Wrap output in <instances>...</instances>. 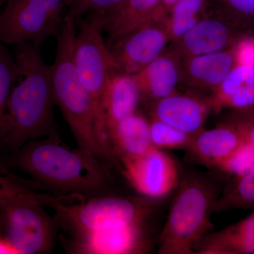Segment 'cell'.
Segmentation results:
<instances>
[{
	"label": "cell",
	"mask_w": 254,
	"mask_h": 254,
	"mask_svg": "<svg viewBox=\"0 0 254 254\" xmlns=\"http://www.w3.org/2000/svg\"><path fill=\"white\" fill-rule=\"evenodd\" d=\"M16 76L8 103L6 131L1 148L14 155L28 142L60 138L55 119L51 65L45 63L41 47L14 46Z\"/></svg>",
	"instance_id": "cell-1"
},
{
	"label": "cell",
	"mask_w": 254,
	"mask_h": 254,
	"mask_svg": "<svg viewBox=\"0 0 254 254\" xmlns=\"http://www.w3.org/2000/svg\"><path fill=\"white\" fill-rule=\"evenodd\" d=\"M0 163L28 175L29 189L41 187L82 199L104 195L111 178L109 170L91 155L54 137L28 142Z\"/></svg>",
	"instance_id": "cell-2"
},
{
	"label": "cell",
	"mask_w": 254,
	"mask_h": 254,
	"mask_svg": "<svg viewBox=\"0 0 254 254\" xmlns=\"http://www.w3.org/2000/svg\"><path fill=\"white\" fill-rule=\"evenodd\" d=\"M76 33L74 20L65 14L63 28L57 37L56 56L51 65L55 104L72 132L78 148L88 153L108 170L123 167L100 133L94 104L78 79L73 64Z\"/></svg>",
	"instance_id": "cell-3"
},
{
	"label": "cell",
	"mask_w": 254,
	"mask_h": 254,
	"mask_svg": "<svg viewBox=\"0 0 254 254\" xmlns=\"http://www.w3.org/2000/svg\"><path fill=\"white\" fill-rule=\"evenodd\" d=\"M223 187L209 173L182 170L166 222L159 235V254H192L214 227L210 217Z\"/></svg>",
	"instance_id": "cell-4"
},
{
	"label": "cell",
	"mask_w": 254,
	"mask_h": 254,
	"mask_svg": "<svg viewBox=\"0 0 254 254\" xmlns=\"http://www.w3.org/2000/svg\"><path fill=\"white\" fill-rule=\"evenodd\" d=\"M38 196L45 206L53 209L59 230H63L66 237L148 223L160 199L141 195H104L73 203L67 201V197L40 193Z\"/></svg>",
	"instance_id": "cell-5"
},
{
	"label": "cell",
	"mask_w": 254,
	"mask_h": 254,
	"mask_svg": "<svg viewBox=\"0 0 254 254\" xmlns=\"http://www.w3.org/2000/svg\"><path fill=\"white\" fill-rule=\"evenodd\" d=\"M0 230L17 254H44L53 251L59 227L24 186L0 198Z\"/></svg>",
	"instance_id": "cell-6"
},
{
	"label": "cell",
	"mask_w": 254,
	"mask_h": 254,
	"mask_svg": "<svg viewBox=\"0 0 254 254\" xmlns=\"http://www.w3.org/2000/svg\"><path fill=\"white\" fill-rule=\"evenodd\" d=\"M66 0H6L0 13V42L42 47L63 28Z\"/></svg>",
	"instance_id": "cell-7"
},
{
	"label": "cell",
	"mask_w": 254,
	"mask_h": 254,
	"mask_svg": "<svg viewBox=\"0 0 254 254\" xmlns=\"http://www.w3.org/2000/svg\"><path fill=\"white\" fill-rule=\"evenodd\" d=\"M75 22L78 30L73 48L75 69L82 86L93 100L100 133L110 146L102 119L101 103L108 82L116 71L115 64L99 25L86 17L77 18Z\"/></svg>",
	"instance_id": "cell-8"
},
{
	"label": "cell",
	"mask_w": 254,
	"mask_h": 254,
	"mask_svg": "<svg viewBox=\"0 0 254 254\" xmlns=\"http://www.w3.org/2000/svg\"><path fill=\"white\" fill-rule=\"evenodd\" d=\"M170 43L167 15L153 14L107 45L116 71L135 75L158 58Z\"/></svg>",
	"instance_id": "cell-9"
},
{
	"label": "cell",
	"mask_w": 254,
	"mask_h": 254,
	"mask_svg": "<svg viewBox=\"0 0 254 254\" xmlns=\"http://www.w3.org/2000/svg\"><path fill=\"white\" fill-rule=\"evenodd\" d=\"M123 174L139 193L161 198L176 190L181 168L173 157L153 147L145 154L122 163Z\"/></svg>",
	"instance_id": "cell-10"
},
{
	"label": "cell",
	"mask_w": 254,
	"mask_h": 254,
	"mask_svg": "<svg viewBox=\"0 0 254 254\" xmlns=\"http://www.w3.org/2000/svg\"><path fill=\"white\" fill-rule=\"evenodd\" d=\"M148 223L66 236L65 248L71 254H146L153 246Z\"/></svg>",
	"instance_id": "cell-11"
},
{
	"label": "cell",
	"mask_w": 254,
	"mask_h": 254,
	"mask_svg": "<svg viewBox=\"0 0 254 254\" xmlns=\"http://www.w3.org/2000/svg\"><path fill=\"white\" fill-rule=\"evenodd\" d=\"M238 25L220 11L206 14L187 34L170 43L182 60L231 48L240 41Z\"/></svg>",
	"instance_id": "cell-12"
},
{
	"label": "cell",
	"mask_w": 254,
	"mask_h": 254,
	"mask_svg": "<svg viewBox=\"0 0 254 254\" xmlns=\"http://www.w3.org/2000/svg\"><path fill=\"white\" fill-rule=\"evenodd\" d=\"M150 118L158 120L187 134L193 135L203 128L212 111L205 97L176 93L146 103Z\"/></svg>",
	"instance_id": "cell-13"
},
{
	"label": "cell",
	"mask_w": 254,
	"mask_h": 254,
	"mask_svg": "<svg viewBox=\"0 0 254 254\" xmlns=\"http://www.w3.org/2000/svg\"><path fill=\"white\" fill-rule=\"evenodd\" d=\"M236 44L217 53L182 60L180 85L190 92L211 94L237 65Z\"/></svg>",
	"instance_id": "cell-14"
},
{
	"label": "cell",
	"mask_w": 254,
	"mask_h": 254,
	"mask_svg": "<svg viewBox=\"0 0 254 254\" xmlns=\"http://www.w3.org/2000/svg\"><path fill=\"white\" fill-rule=\"evenodd\" d=\"M182 60L170 48L158 58L133 75L140 93L141 101H155L176 93L182 75Z\"/></svg>",
	"instance_id": "cell-15"
},
{
	"label": "cell",
	"mask_w": 254,
	"mask_h": 254,
	"mask_svg": "<svg viewBox=\"0 0 254 254\" xmlns=\"http://www.w3.org/2000/svg\"><path fill=\"white\" fill-rule=\"evenodd\" d=\"M244 141L238 130L226 122L211 129L203 128L193 135L185 151L195 163L209 169L216 168Z\"/></svg>",
	"instance_id": "cell-16"
},
{
	"label": "cell",
	"mask_w": 254,
	"mask_h": 254,
	"mask_svg": "<svg viewBox=\"0 0 254 254\" xmlns=\"http://www.w3.org/2000/svg\"><path fill=\"white\" fill-rule=\"evenodd\" d=\"M108 138L121 165L155 147L150 136L149 119L138 110L114 125L108 131Z\"/></svg>",
	"instance_id": "cell-17"
},
{
	"label": "cell",
	"mask_w": 254,
	"mask_h": 254,
	"mask_svg": "<svg viewBox=\"0 0 254 254\" xmlns=\"http://www.w3.org/2000/svg\"><path fill=\"white\" fill-rule=\"evenodd\" d=\"M141 102V93L133 75L115 71L101 103L102 119L108 137L110 128L137 111Z\"/></svg>",
	"instance_id": "cell-18"
},
{
	"label": "cell",
	"mask_w": 254,
	"mask_h": 254,
	"mask_svg": "<svg viewBox=\"0 0 254 254\" xmlns=\"http://www.w3.org/2000/svg\"><path fill=\"white\" fill-rule=\"evenodd\" d=\"M212 111L224 108L244 110L254 108V66L237 64L208 97Z\"/></svg>",
	"instance_id": "cell-19"
},
{
	"label": "cell",
	"mask_w": 254,
	"mask_h": 254,
	"mask_svg": "<svg viewBox=\"0 0 254 254\" xmlns=\"http://www.w3.org/2000/svg\"><path fill=\"white\" fill-rule=\"evenodd\" d=\"M198 254H254V210L220 231L209 232L195 249Z\"/></svg>",
	"instance_id": "cell-20"
},
{
	"label": "cell",
	"mask_w": 254,
	"mask_h": 254,
	"mask_svg": "<svg viewBox=\"0 0 254 254\" xmlns=\"http://www.w3.org/2000/svg\"><path fill=\"white\" fill-rule=\"evenodd\" d=\"M161 1L125 0L114 14L102 23V29L108 33L109 41H113L150 17Z\"/></svg>",
	"instance_id": "cell-21"
},
{
	"label": "cell",
	"mask_w": 254,
	"mask_h": 254,
	"mask_svg": "<svg viewBox=\"0 0 254 254\" xmlns=\"http://www.w3.org/2000/svg\"><path fill=\"white\" fill-rule=\"evenodd\" d=\"M223 187L213 207V213L234 209L254 210V167L250 171L232 177Z\"/></svg>",
	"instance_id": "cell-22"
},
{
	"label": "cell",
	"mask_w": 254,
	"mask_h": 254,
	"mask_svg": "<svg viewBox=\"0 0 254 254\" xmlns=\"http://www.w3.org/2000/svg\"><path fill=\"white\" fill-rule=\"evenodd\" d=\"M208 0H180L169 11L167 22L170 43L180 40L206 14Z\"/></svg>",
	"instance_id": "cell-23"
},
{
	"label": "cell",
	"mask_w": 254,
	"mask_h": 254,
	"mask_svg": "<svg viewBox=\"0 0 254 254\" xmlns=\"http://www.w3.org/2000/svg\"><path fill=\"white\" fill-rule=\"evenodd\" d=\"M16 76L14 54L0 42V148L6 131L8 103Z\"/></svg>",
	"instance_id": "cell-24"
},
{
	"label": "cell",
	"mask_w": 254,
	"mask_h": 254,
	"mask_svg": "<svg viewBox=\"0 0 254 254\" xmlns=\"http://www.w3.org/2000/svg\"><path fill=\"white\" fill-rule=\"evenodd\" d=\"M125 0H66L68 16L76 20L89 18L101 24L123 5Z\"/></svg>",
	"instance_id": "cell-25"
},
{
	"label": "cell",
	"mask_w": 254,
	"mask_h": 254,
	"mask_svg": "<svg viewBox=\"0 0 254 254\" xmlns=\"http://www.w3.org/2000/svg\"><path fill=\"white\" fill-rule=\"evenodd\" d=\"M150 136L152 143L158 149L186 150L188 148L191 135L177 129L168 124L149 118Z\"/></svg>",
	"instance_id": "cell-26"
},
{
	"label": "cell",
	"mask_w": 254,
	"mask_h": 254,
	"mask_svg": "<svg viewBox=\"0 0 254 254\" xmlns=\"http://www.w3.org/2000/svg\"><path fill=\"white\" fill-rule=\"evenodd\" d=\"M254 167V146L244 141L216 169L233 177L247 173Z\"/></svg>",
	"instance_id": "cell-27"
},
{
	"label": "cell",
	"mask_w": 254,
	"mask_h": 254,
	"mask_svg": "<svg viewBox=\"0 0 254 254\" xmlns=\"http://www.w3.org/2000/svg\"><path fill=\"white\" fill-rule=\"evenodd\" d=\"M227 123L235 127L244 140L254 146V108L235 110Z\"/></svg>",
	"instance_id": "cell-28"
},
{
	"label": "cell",
	"mask_w": 254,
	"mask_h": 254,
	"mask_svg": "<svg viewBox=\"0 0 254 254\" xmlns=\"http://www.w3.org/2000/svg\"><path fill=\"white\" fill-rule=\"evenodd\" d=\"M225 9L220 11L234 22L237 18L254 16V0H222ZM238 25V24H237Z\"/></svg>",
	"instance_id": "cell-29"
},
{
	"label": "cell",
	"mask_w": 254,
	"mask_h": 254,
	"mask_svg": "<svg viewBox=\"0 0 254 254\" xmlns=\"http://www.w3.org/2000/svg\"><path fill=\"white\" fill-rule=\"evenodd\" d=\"M237 64L254 66V40H240L236 44Z\"/></svg>",
	"instance_id": "cell-30"
},
{
	"label": "cell",
	"mask_w": 254,
	"mask_h": 254,
	"mask_svg": "<svg viewBox=\"0 0 254 254\" xmlns=\"http://www.w3.org/2000/svg\"><path fill=\"white\" fill-rule=\"evenodd\" d=\"M23 186L21 178L15 175H0V198Z\"/></svg>",
	"instance_id": "cell-31"
},
{
	"label": "cell",
	"mask_w": 254,
	"mask_h": 254,
	"mask_svg": "<svg viewBox=\"0 0 254 254\" xmlns=\"http://www.w3.org/2000/svg\"><path fill=\"white\" fill-rule=\"evenodd\" d=\"M0 254H17L14 247L5 238L1 230H0Z\"/></svg>",
	"instance_id": "cell-32"
},
{
	"label": "cell",
	"mask_w": 254,
	"mask_h": 254,
	"mask_svg": "<svg viewBox=\"0 0 254 254\" xmlns=\"http://www.w3.org/2000/svg\"><path fill=\"white\" fill-rule=\"evenodd\" d=\"M180 0H162L161 3L153 14L168 15L169 11Z\"/></svg>",
	"instance_id": "cell-33"
},
{
	"label": "cell",
	"mask_w": 254,
	"mask_h": 254,
	"mask_svg": "<svg viewBox=\"0 0 254 254\" xmlns=\"http://www.w3.org/2000/svg\"><path fill=\"white\" fill-rule=\"evenodd\" d=\"M11 174L6 167H4V165L0 163V175H9Z\"/></svg>",
	"instance_id": "cell-34"
},
{
	"label": "cell",
	"mask_w": 254,
	"mask_h": 254,
	"mask_svg": "<svg viewBox=\"0 0 254 254\" xmlns=\"http://www.w3.org/2000/svg\"><path fill=\"white\" fill-rule=\"evenodd\" d=\"M5 1H6V0H0V13H1V9H2Z\"/></svg>",
	"instance_id": "cell-35"
}]
</instances>
